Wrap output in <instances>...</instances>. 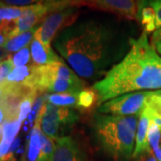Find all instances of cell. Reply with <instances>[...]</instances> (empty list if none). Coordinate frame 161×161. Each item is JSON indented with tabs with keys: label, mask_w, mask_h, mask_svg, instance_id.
<instances>
[{
	"label": "cell",
	"mask_w": 161,
	"mask_h": 161,
	"mask_svg": "<svg viewBox=\"0 0 161 161\" xmlns=\"http://www.w3.org/2000/svg\"><path fill=\"white\" fill-rule=\"evenodd\" d=\"M30 47L33 64L45 65L63 60L60 56H58V53L52 48L51 46H47L35 38Z\"/></svg>",
	"instance_id": "obj_12"
},
{
	"label": "cell",
	"mask_w": 161,
	"mask_h": 161,
	"mask_svg": "<svg viewBox=\"0 0 161 161\" xmlns=\"http://www.w3.org/2000/svg\"><path fill=\"white\" fill-rule=\"evenodd\" d=\"M132 39L115 20L90 16L77 18L52 43L81 80L95 83L125 57Z\"/></svg>",
	"instance_id": "obj_1"
},
{
	"label": "cell",
	"mask_w": 161,
	"mask_h": 161,
	"mask_svg": "<svg viewBox=\"0 0 161 161\" xmlns=\"http://www.w3.org/2000/svg\"><path fill=\"white\" fill-rule=\"evenodd\" d=\"M23 85L34 92L43 93H79L84 83L64 60L36 65Z\"/></svg>",
	"instance_id": "obj_4"
},
{
	"label": "cell",
	"mask_w": 161,
	"mask_h": 161,
	"mask_svg": "<svg viewBox=\"0 0 161 161\" xmlns=\"http://www.w3.org/2000/svg\"><path fill=\"white\" fill-rule=\"evenodd\" d=\"M52 161H90L89 156L79 142L71 136L55 141Z\"/></svg>",
	"instance_id": "obj_10"
},
{
	"label": "cell",
	"mask_w": 161,
	"mask_h": 161,
	"mask_svg": "<svg viewBox=\"0 0 161 161\" xmlns=\"http://www.w3.org/2000/svg\"><path fill=\"white\" fill-rule=\"evenodd\" d=\"M139 116L94 113L90 125L93 142L113 161H129L134 150Z\"/></svg>",
	"instance_id": "obj_3"
},
{
	"label": "cell",
	"mask_w": 161,
	"mask_h": 161,
	"mask_svg": "<svg viewBox=\"0 0 161 161\" xmlns=\"http://www.w3.org/2000/svg\"><path fill=\"white\" fill-rule=\"evenodd\" d=\"M38 95H39L38 92H33L30 94L29 96H27L22 101V103L20 105V108H19V117H18V120L20 122L23 123V121L27 118L29 114H31L35 103V100L38 98Z\"/></svg>",
	"instance_id": "obj_21"
},
{
	"label": "cell",
	"mask_w": 161,
	"mask_h": 161,
	"mask_svg": "<svg viewBox=\"0 0 161 161\" xmlns=\"http://www.w3.org/2000/svg\"><path fill=\"white\" fill-rule=\"evenodd\" d=\"M137 21L147 33H153L157 30L155 11L149 0H141L137 3Z\"/></svg>",
	"instance_id": "obj_14"
},
{
	"label": "cell",
	"mask_w": 161,
	"mask_h": 161,
	"mask_svg": "<svg viewBox=\"0 0 161 161\" xmlns=\"http://www.w3.org/2000/svg\"><path fill=\"white\" fill-rule=\"evenodd\" d=\"M69 6H91L128 20H137V3L134 0H72Z\"/></svg>",
	"instance_id": "obj_9"
},
{
	"label": "cell",
	"mask_w": 161,
	"mask_h": 161,
	"mask_svg": "<svg viewBox=\"0 0 161 161\" xmlns=\"http://www.w3.org/2000/svg\"><path fill=\"white\" fill-rule=\"evenodd\" d=\"M2 136H3V125H0V142H1Z\"/></svg>",
	"instance_id": "obj_33"
},
{
	"label": "cell",
	"mask_w": 161,
	"mask_h": 161,
	"mask_svg": "<svg viewBox=\"0 0 161 161\" xmlns=\"http://www.w3.org/2000/svg\"><path fill=\"white\" fill-rule=\"evenodd\" d=\"M67 6H70L68 4L56 3H40L32 6H24L23 14L14 23V28L10 33L9 39L33 29L37 24L44 20L47 15Z\"/></svg>",
	"instance_id": "obj_8"
},
{
	"label": "cell",
	"mask_w": 161,
	"mask_h": 161,
	"mask_svg": "<svg viewBox=\"0 0 161 161\" xmlns=\"http://www.w3.org/2000/svg\"><path fill=\"white\" fill-rule=\"evenodd\" d=\"M72 0H48V3H56V4H68Z\"/></svg>",
	"instance_id": "obj_32"
},
{
	"label": "cell",
	"mask_w": 161,
	"mask_h": 161,
	"mask_svg": "<svg viewBox=\"0 0 161 161\" xmlns=\"http://www.w3.org/2000/svg\"><path fill=\"white\" fill-rule=\"evenodd\" d=\"M9 121L14 120L12 119L11 115L6 108V106L0 100V125H4L5 123L9 122Z\"/></svg>",
	"instance_id": "obj_29"
},
{
	"label": "cell",
	"mask_w": 161,
	"mask_h": 161,
	"mask_svg": "<svg viewBox=\"0 0 161 161\" xmlns=\"http://www.w3.org/2000/svg\"><path fill=\"white\" fill-rule=\"evenodd\" d=\"M14 66L13 64L11 58L0 62V83L6 80L7 76L14 69Z\"/></svg>",
	"instance_id": "obj_25"
},
{
	"label": "cell",
	"mask_w": 161,
	"mask_h": 161,
	"mask_svg": "<svg viewBox=\"0 0 161 161\" xmlns=\"http://www.w3.org/2000/svg\"><path fill=\"white\" fill-rule=\"evenodd\" d=\"M79 112L73 108L58 107L47 101L41 108L36 120L40 122L42 132L56 141L65 136L79 121Z\"/></svg>",
	"instance_id": "obj_5"
},
{
	"label": "cell",
	"mask_w": 161,
	"mask_h": 161,
	"mask_svg": "<svg viewBox=\"0 0 161 161\" xmlns=\"http://www.w3.org/2000/svg\"><path fill=\"white\" fill-rule=\"evenodd\" d=\"M160 146H161V143H160Z\"/></svg>",
	"instance_id": "obj_36"
},
{
	"label": "cell",
	"mask_w": 161,
	"mask_h": 161,
	"mask_svg": "<svg viewBox=\"0 0 161 161\" xmlns=\"http://www.w3.org/2000/svg\"><path fill=\"white\" fill-rule=\"evenodd\" d=\"M35 64L14 67L6 78V81L14 84H23L32 74Z\"/></svg>",
	"instance_id": "obj_19"
},
{
	"label": "cell",
	"mask_w": 161,
	"mask_h": 161,
	"mask_svg": "<svg viewBox=\"0 0 161 161\" xmlns=\"http://www.w3.org/2000/svg\"><path fill=\"white\" fill-rule=\"evenodd\" d=\"M31 46V45H30ZM27 46L15 52L11 57V60L14 67L25 66L31 64V47Z\"/></svg>",
	"instance_id": "obj_22"
},
{
	"label": "cell",
	"mask_w": 161,
	"mask_h": 161,
	"mask_svg": "<svg viewBox=\"0 0 161 161\" xmlns=\"http://www.w3.org/2000/svg\"><path fill=\"white\" fill-rule=\"evenodd\" d=\"M11 57V55L7 51H6L3 47H0V62H2L4 60H6V59L10 58Z\"/></svg>",
	"instance_id": "obj_31"
},
{
	"label": "cell",
	"mask_w": 161,
	"mask_h": 161,
	"mask_svg": "<svg viewBox=\"0 0 161 161\" xmlns=\"http://www.w3.org/2000/svg\"><path fill=\"white\" fill-rule=\"evenodd\" d=\"M148 141L152 152H155L160 148L161 128L158 125L151 122L148 132Z\"/></svg>",
	"instance_id": "obj_23"
},
{
	"label": "cell",
	"mask_w": 161,
	"mask_h": 161,
	"mask_svg": "<svg viewBox=\"0 0 161 161\" xmlns=\"http://www.w3.org/2000/svg\"><path fill=\"white\" fill-rule=\"evenodd\" d=\"M35 31H36V27L28 31L12 37L5 43L3 47L8 53H12V52L15 53L25 47L30 46L32 40H34Z\"/></svg>",
	"instance_id": "obj_16"
},
{
	"label": "cell",
	"mask_w": 161,
	"mask_h": 161,
	"mask_svg": "<svg viewBox=\"0 0 161 161\" xmlns=\"http://www.w3.org/2000/svg\"><path fill=\"white\" fill-rule=\"evenodd\" d=\"M153 7L156 14V26L157 30L161 28V0H149Z\"/></svg>",
	"instance_id": "obj_28"
},
{
	"label": "cell",
	"mask_w": 161,
	"mask_h": 161,
	"mask_svg": "<svg viewBox=\"0 0 161 161\" xmlns=\"http://www.w3.org/2000/svg\"><path fill=\"white\" fill-rule=\"evenodd\" d=\"M92 89L97 93L98 106L127 93L161 90V57L146 31L132 39L125 57Z\"/></svg>",
	"instance_id": "obj_2"
},
{
	"label": "cell",
	"mask_w": 161,
	"mask_h": 161,
	"mask_svg": "<svg viewBox=\"0 0 161 161\" xmlns=\"http://www.w3.org/2000/svg\"><path fill=\"white\" fill-rule=\"evenodd\" d=\"M0 2L6 6L24 7L40 3H48V0H0Z\"/></svg>",
	"instance_id": "obj_24"
},
{
	"label": "cell",
	"mask_w": 161,
	"mask_h": 161,
	"mask_svg": "<svg viewBox=\"0 0 161 161\" xmlns=\"http://www.w3.org/2000/svg\"><path fill=\"white\" fill-rule=\"evenodd\" d=\"M150 93V92H136L121 95L98 106V112L117 116L140 115Z\"/></svg>",
	"instance_id": "obj_7"
},
{
	"label": "cell",
	"mask_w": 161,
	"mask_h": 161,
	"mask_svg": "<svg viewBox=\"0 0 161 161\" xmlns=\"http://www.w3.org/2000/svg\"><path fill=\"white\" fill-rule=\"evenodd\" d=\"M77 16L78 7L76 6H67L53 12L36 26L34 38L47 46H50L57 35L74 23Z\"/></svg>",
	"instance_id": "obj_6"
},
{
	"label": "cell",
	"mask_w": 161,
	"mask_h": 161,
	"mask_svg": "<svg viewBox=\"0 0 161 161\" xmlns=\"http://www.w3.org/2000/svg\"><path fill=\"white\" fill-rule=\"evenodd\" d=\"M98 103V96L96 92L92 89H83L78 93L76 108L80 110H90L93 108L94 105Z\"/></svg>",
	"instance_id": "obj_18"
},
{
	"label": "cell",
	"mask_w": 161,
	"mask_h": 161,
	"mask_svg": "<svg viewBox=\"0 0 161 161\" xmlns=\"http://www.w3.org/2000/svg\"><path fill=\"white\" fill-rule=\"evenodd\" d=\"M150 44L155 49V51L161 57V28L156 30L151 35Z\"/></svg>",
	"instance_id": "obj_27"
},
{
	"label": "cell",
	"mask_w": 161,
	"mask_h": 161,
	"mask_svg": "<svg viewBox=\"0 0 161 161\" xmlns=\"http://www.w3.org/2000/svg\"><path fill=\"white\" fill-rule=\"evenodd\" d=\"M13 28H14V23L0 24V47L4 46L6 41L9 40Z\"/></svg>",
	"instance_id": "obj_26"
},
{
	"label": "cell",
	"mask_w": 161,
	"mask_h": 161,
	"mask_svg": "<svg viewBox=\"0 0 161 161\" xmlns=\"http://www.w3.org/2000/svg\"><path fill=\"white\" fill-rule=\"evenodd\" d=\"M134 1H135V2H136V3H138L139 1H141V0H134Z\"/></svg>",
	"instance_id": "obj_35"
},
{
	"label": "cell",
	"mask_w": 161,
	"mask_h": 161,
	"mask_svg": "<svg viewBox=\"0 0 161 161\" xmlns=\"http://www.w3.org/2000/svg\"><path fill=\"white\" fill-rule=\"evenodd\" d=\"M78 93H53L47 95V101L58 107L76 108Z\"/></svg>",
	"instance_id": "obj_17"
},
{
	"label": "cell",
	"mask_w": 161,
	"mask_h": 161,
	"mask_svg": "<svg viewBox=\"0 0 161 161\" xmlns=\"http://www.w3.org/2000/svg\"><path fill=\"white\" fill-rule=\"evenodd\" d=\"M137 161H157V158H156L155 155L153 154V152L150 151V152L145 153L142 156H141L137 159Z\"/></svg>",
	"instance_id": "obj_30"
},
{
	"label": "cell",
	"mask_w": 161,
	"mask_h": 161,
	"mask_svg": "<svg viewBox=\"0 0 161 161\" xmlns=\"http://www.w3.org/2000/svg\"><path fill=\"white\" fill-rule=\"evenodd\" d=\"M40 122L35 121L34 126L32 128L30 134L29 142L27 144L26 149V161H39L40 155L41 152V139H40Z\"/></svg>",
	"instance_id": "obj_15"
},
{
	"label": "cell",
	"mask_w": 161,
	"mask_h": 161,
	"mask_svg": "<svg viewBox=\"0 0 161 161\" xmlns=\"http://www.w3.org/2000/svg\"><path fill=\"white\" fill-rule=\"evenodd\" d=\"M150 123L151 116L150 112L144 107L139 116L138 125L135 136V146L132 154V158L135 159H138L141 156L151 151L148 141V132Z\"/></svg>",
	"instance_id": "obj_11"
},
{
	"label": "cell",
	"mask_w": 161,
	"mask_h": 161,
	"mask_svg": "<svg viewBox=\"0 0 161 161\" xmlns=\"http://www.w3.org/2000/svg\"><path fill=\"white\" fill-rule=\"evenodd\" d=\"M22 124L17 119L6 122L3 125V136L0 142V161L8 160L9 151L14 140L17 138Z\"/></svg>",
	"instance_id": "obj_13"
},
{
	"label": "cell",
	"mask_w": 161,
	"mask_h": 161,
	"mask_svg": "<svg viewBox=\"0 0 161 161\" xmlns=\"http://www.w3.org/2000/svg\"><path fill=\"white\" fill-rule=\"evenodd\" d=\"M19 161H26V158H25V157H24V156H23V158H21V159H20Z\"/></svg>",
	"instance_id": "obj_34"
},
{
	"label": "cell",
	"mask_w": 161,
	"mask_h": 161,
	"mask_svg": "<svg viewBox=\"0 0 161 161\" xmlns=\"http://www.w3.org/2000/svg\"><path fill=\"white\" fill-rule=\"evenodd\" d=\"M24 7L6 6L0 2V24L14 23L23 14Z\"/></svg>",
	"instance_id": "obj_20"
}]
</instances>
